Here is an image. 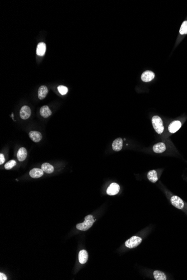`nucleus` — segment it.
I'll return each instance as SVG.
<instances>
[{
	"mask_svg": "<svg viewBox=\"0 0 187 280\" xmlns=\"http://www.w3.org/2000/svg\"><path fill=\"white\" fill-rule=\"evenodd\" d=\"M95 221L94 217L92 215H89L85 216V220L82 223H79L76 225V228L81 231H86L90 229L92 226Z\"/></svg>",
	"mask_w": 187,
	"mask_h": 280,
	"instance_id": "1",
	"label": "nucleus"
},
{
	"mask_svg": "<svg viewBox=\"0 0 187 280\" xmlns=\"http://www.w3.org/2000/svg\"><path fill=\"white\" fill-rule=\"evenodd\" d=\"M152 123L155 130L157 133L159 134L163 133L164 127L163 125V120L160 117L158 116H154L152 119Z\"/></svg>",
	"mask_w": 187,
	"mask_h": 280,
	"instance_id": "2",
	"label": "nucleus"
},
{
	"mask_svg": "<svg viewBox=\"0 0 187 280\" xmlns=\"http://www.w3.org/2000/svg\"><path fill=\"white\" fill-rule=\"evenodd\" d=\"M142 241V239L141 238L137 236H133L125 242V245L128 248H136L141 243Z\"/></svg>",
	"mask_w": 187,
	"mask_h": 280,
	"instance_id": "3",
	"label": "nucleus"
},
{
	"mask_svg": "<svg viewBox=\"0 0 187 280\" xmlns=\"http://www.w3.org/2000/svg\"><path fill=\"white\" fill-rule=\"evenodd\" d=\"M171 204L177 209H183L184 206V203L179 197L177 196H173L171 198Z\"/></svg>",
	"mask_w": 187,
	"mask_h": 280,
	"instance_id": "4",
	"label": "nucleus"
},
{
	"mask_svg": "<svg viewBox=\"0 0 187 280\" xmlns=\"http://www.w3.org/2000/svg\"><path fill=\"white\" fill-rule=\"evenodd\" d=\"M31 115V110L30 107L28 106H23L21 108L20 111V118L23 120L28 119Z\"/></svg>",
	"mask_w": 187,
	"mask_h": 280,
	"instance_id": "5",
	"label": "nucleus"
},
{
	"mask_svg": "<svg viewBox=\"0 0 187 280\" xmlns=\"http://www.w3.org/2000/svg\"><path fill=\"white\" fill-rule=\"evenodd\" d=\"M120 190V187L116 183H112L109 186L107 193L109 195H117Z\"/></svg>",
	"mask_w": 187,
	"mask_h": 280,
	"instance_id": "6",
	"label": "nucleus"
},
{
	"mask_svg": "<svg viewBox=\"0 0 187 280\" xmlns=\"http://www.w3.org/2000/svg\"><path fill=\"white\" fill-rule=\"evenodd\" d=\"M154 77H155V74L154 73V72L150 71H146L144 72L141 76L142 80L145 82H148L151 81L154 78Z\"/></svg>",
	"mask_w": 187,
	"mask_h": 280,
	"instance_id": "7",
	"label": "nucleus"
},
{
	"mask_svg": "<svg viewBox=\"0 0 187 280\" xmlns=\"http://www.w3.org/2000/svg\"><path fill=\"white\" fill-rule=\"evenodd\" d=\"M44 174V171L42 169L35 168L32 169L29 172V175L33 179H38L41 177Z\"/></svg>",
	"mask_w": 187,
	"mask_h": 280,
	"instance_id": "8",
	"label": "nucleus"
},
{
	"mask_svg": "<svg viewBox=\"0 0 187 280\" xmlns=\"http://www.w3.org/2000/svg\"><path fill=\"white\" fill-rule=\"evenodd\" d=\"M181 123L179 121H174L172 122L168 127L169 131L171 133H174L178 131L181 127Z\"/></svg>",
	"mask_w": 187,
	"mask_h": 280,
	"instance_id": "9",
	"label": "nucleus"
},
{
	"mask_svg": "<svg viewBox=\"0 0 187 280\" xmlns=\"http://www.w3.org/2000/svg\"><path fill=\"white\" fill-rule=\"evenodd\" d=\"M29 137L34 142H39L42 139V134L37 131H31L29 133Z\"/></svg>",
	"mask_w": 187,
	"mask_h": 280,
	"instance_id": "10",
	"label": "nucleus"
},
{
	"mask_svg": "<svg viewBox=\"0 0 187 280\" xmlns=\"http://www.w3.org/2000/svg\"><path fill=\"white\" fill-rule=\"evenodd\" d=\"M122 147H123V140L121 138L116 139L114 140V142L112 144L113 149L116 152L120 151L122 148Z\"/></svg>",
	"mask_w": 187,
	"mask_h": 280,
	"instance_id": "11",
	"label": "nucleus"
},
{
	"mask_svg": "<svg viewBox=\"0 0 187 280\" xmlns=\"http://www.w3.org/2000/svg\"><path fill=\"white\" fill-rule=\"evenodd\" d=\"M166 150V145L164 143H157L153 147V150L156 153H162Z\"/></svg>",
	"mask_w": 187,
	"mask_h": 280,
	"instance_id": "12",
	"label": "nucleus"
},
{
	"mask_svg": "<svg viewBox=\"0 0 187 280\" xmlns=\"http://www.w3.org/2000/svg\"><path fill=\"white\" fill-rule=\"evenodd\" d=\"M48 93V89L47 86H42L38 89V98L40 100H43L45 99Z\"/></svg>",
	"mask_w": 187,
	"mask_h": 280,
	"instance_id": "13",
	"label": "nucleus"
},
{
	"mask_svg": "<svg viewBox=\"0 0 187 280\" xmlns=\"http://www.w3.org/2000/svg\"><path fill=\"white\" fill-rule=\"evenodd\" d=\"M88 259V253L86 250H81L80 251L79 253V262L81 264H85L87 261Z\"/></svg>",
	"mask_w": 187,
	"mask_h": 280,
	"instance_id": "14",
	"label": "nucleus"
},
{
	"mask_svg": "<svg viewBox=\"0 0 187 280\" xmlns=\"http://www.w3.org/2000/svg\"><path fill=\"white\" fill-rule=\"evenodd\" d=\"M27 157V150L25 148H20L17 153V158L18 161L23 162L25 161Z\"/></svg>",
	"mask_w": 187,
	"mask_h": 280,
	"instance_id": "15",
	"label": "nucleus"
},
{
	"mask_svg": "<svg viewBox=\"0 0 187 280\" xmlns=\"http://www.w3.org/2000/svg\"><path fill=\"white\" fill-rule=\"evenodd\" d=\"M40 114L44 118H47L52 115V111L48 106H43L40 109Z\"/></svg>",
	"mask_w": 187,
	"mask_h": 280,
	"instance_id": "16",
	"label": "nucleus"
},
{
	"mask_svg": "<svg viewBox=\"0 0 187 280\" xmlns=\"http://www.w3.org/2000/svg\"><path fill=\"white\" fill-rule=\"evenodd\" d=\"M46 50V45L44 43H40L38 44L36 48V54L38 55L43 56L44 55Z\"/></svg>",
	"mask_w": 187,
	"mask_h": 280,
	"instance_id": "17",
	"label": "nucleus"
},
{
	"mask_svg": "<svg viewBox=\"0 0 187 280\" xmlns=\"http://www.w3.org/2000/svg\"><path fill=\"white\" fill-rule=\"evenodd\" d=\"M147 178L152 183L156 182L158 180L157 172L155 170H152L149 172L147 174Z\"/></svg>",
	"mask_w": 187,
	"mask_h": 280,
	"instance_id": "18",
	"label": "nucleus"
},
{
	"mask_svg": "<svg viewBox=\"0 0 187 280\" xmlns=\"http://www.w3.org/2000/svg\"><path fill=\"white\" fill-rule=\"evenodd\" d=\"M41 169L47 173H52L54 171V167L48 163H44L42 165Z\"/></svg>",
	"mask_w": 187,
	"mask_h": 280,
	"instance_id": "19",
	"label": "nucleus"
},
{
	"mask_svg": "<svg viewBox=\"0 0 187 280\" xmlns=\"http://www.w3.org/2000/svg\"><path fill=\"white\" fill-rule=\"evenodd\" d=\"M154 277L156 280H166V276L165 273L160 271H155L154 272Z\"/></svg>",
	"mask_w": 187,
	"mask_h": 280,
	"instance_id": "20",
	"label": "nucleus"
},
{
	"mask_svg": "<svg viewBox=\"0 0 187 280\" xmlns=\"http://www.w3.org/2000/svg\"><path fill=\"white\" fill-rule=\"evenodd\" d=\"M16 165V162L15 160H11L6 163L5 165V168L7 170H9L12 169L13 167Z\"/></svg>",
	"mask_w": 187,
	"mask_h": 280,
	"instance_id": "21",
	"label": "nucleus"
},
{
	"mask_svg": "<svg viewBox=\"0 0 187 280\" xmlns=\"http://www.w3.org/2000/svg\"><path fill=\"white\" fill-rule=\"evenodd\" d=\"M180 34L181 35L187 34V21H185L181 24V27L180 29Z\"/></svg>",
	"mask_w": 187,
	"mask_h": 280,
	"instance_id": "22",
	"label": "nucleus"
},
{
	"mask_svg": "<svg viewBox=\"0 0 187 280\" xmlns=\"http://www.w3.org/2000/svg\"><path fill=\"white\" fill-rule=\"evenodd\" d=\"M58 90L61 95H65L68 92V89L64 86H59L58 87Z\"/></svg>",
	"mask_w": 187,
	"mask_h": 280,
	"instance_id": "23",
	"label": "nucleus"
},
{
	"mask_svg": "<svg viewBox=\"0 0 187 280\" xmlns=\"http://www.w3.org/2000/svg\"><path fill=\"white\" fill-rule=\"evenodd\" d=\"M5 161V158L3 154H0V164H2Z\"/></svg>",
	"mask_w": 187,
	"mask_h": 280,
	"instance_id": "24",
	"label": "nucleus"
},
{
	"mask_svg": "<svg viewBox=\"0 0 187 280\" xmlns=\"http://www.w3.org/2000/svg\"><path fill=\"white\" fill-rule=\"evenodd\" d=\"M0 280H7V277H6L5 274H2V273H1L0 274Z\"/></svg>",
	"mask_w": 187,
	"mask_h": 280,
	"instance_id": "25",
	"label": "nucleus"
}]
</instances>
